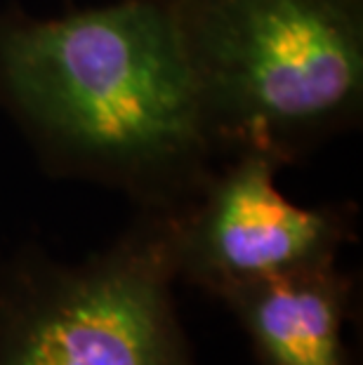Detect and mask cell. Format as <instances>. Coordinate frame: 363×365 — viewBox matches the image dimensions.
I'll return each mask as SVG.
<instances>
[{"label": "cell", "instance_id": "6da1fadb", "mask_svg": "<svg viewBox=\"0 0 363 365\" xmlns=\"http://www.w3.org/2000/svg\"><path fill=\"white\" fill-rule=\"evenodd\" d=\"M0 111L43 170L180 212L218 165L168 0L0 10Z\"/></svg>", "mask_w": 363, "mask_h": 365}, {"label": "cell", "instance_id": "7a4b0ae2", "mask_svg": "<svg viewBox=\"0 0 363 365\" xmlns=\"http://www.w3.org/2000/svg\"><path fill=\"white\" fill-rule=\"evenodd\" d=\"M208 137L283 168L361 125L363 0H168Z\"/></svg>", "mask_w": 363, "mask_h": 365}, {"label": "cell", "instance_id": "3957f363", "mask_svg": "<svg viewBox=\"0 0 363 365\" xmlns=\"http://www.w3.org/2000/svg\"><path fill=\"white\" fill-rule=\"evenodd\" d=\"M177 283L168 212H135L78 262L19 245L0 259V365H198Z\"/></svg>", "mask_w": 363, "mask_h": 365}, {"label": "cell", "instance_id": "277c9868", "mask_svg": "<svg viewBox=\"0 0 363 365\" xmlns=\"http://www.w3.org/2000/svg\"><path fill=\"white\" fill-rule=\"evenodd\" d=\"M281 170L255 151L218 160L194 200L175 212L177 281L220 299L234 287L337 264L357 240V203H292L276 186Z\"/></svg>", "mask_w": 363, "mask_h": 365}, {"label": "cell", "instance_id": "5b68a950", "mask_svg": "<svg viewBox=\"0 0 363 365\" xmlns=\"http://www.w3.org/2000/svg\"><path fill=\"white\" fill-rule=\"evenodd\" d=\"M218 302L245 332L255 365H354L344 330L357 278L337 264L234 287Z\"/></svg>", "mask_w": 363, "mask_h": 365}]
</instances>
